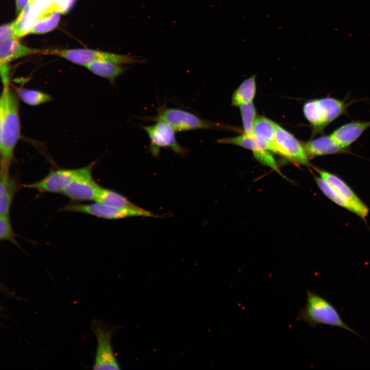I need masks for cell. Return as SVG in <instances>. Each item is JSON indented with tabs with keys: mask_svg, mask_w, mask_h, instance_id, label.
Returning a JSON list of instances; mask_svg holds the SVG:
<instances>
[{
	"mask_svg": "<svg viewBox=\"0 0 370 370\" xmlns=\"http://www.w3.org/2000/svg\"><path fill=\"white\" fill-rule=\"evenodd\" d=\"M3 87L0 94V153L2 149V136L3 123L4 120L7 94L9 86V81L3 82Z\"/></svg>",
	"mask_w": 370,
	"mask_h": 370,
	"instance_id": "cell-29",
	"label": "cell"
},
{
	"mask_svg": "<svg viewBox=\"0 0 370 370\" xmlns=\"http://www.w3.org/2000/svg\"><path fill=\"white\" fill-rule=\"evenodd\" d=\"M277 154L301 164L309 163L303 145L292 134L277 124L275 135Z\"/></svg>",
	"mask_w": 370,
	"mask_h": 370,
	"instance_id": "cell-11",
	"label": "cell"
},
{
	"mask_svg": "<svg viewBox=\"0 0 370 370\" xmlns=\"http://www.w3.org/2000/svg\"><path fill=\"white\" fill-rule=\"evenodd\" d=\"M16 94L18 99L30 106H38L53 100L50 95L33 89L18 88L16 89Z\"/></svg>",
	"mask_w": 370,
	"mask_h": 370,
	"instance_id": "cell-22",
	"label": "cell"
},
{
	"mask_svg": "<svg viewBox=\"0 0 370 370\" xmlns=\"http://www.w3.org/2000/svg\"><path fill=\"white\" fill-rule=\"evenodd\" d=\"M96 201L113 207L123 208H136L138 207L120 194L109 190L101 188Z\"/></svg>",
	"mask_w": 370,
	"mask_h": 370,
	"instance_id": "cell-21",
	"label": "cell"
},
{
	"mask_svg": "<svg viewBox=\"0 0 370 370\" xmlns=\"http://www.w3.org/2000/svg\"><path fill=\"white\" fill-rule=\"evenodd\" d=\"M22 19L20 16L13 22L0 26V43L10 40H18L27 35L21 24Z\"/></svg>",
	"mask_w": 370,
	"mask_h": 370,
	"instance_id": "cell-23",
	"label": "cell"
},
{
	"mask_svg": "<svg viewBox=\"0 0 370 370\" xmlns=\"http://www.w3.org/2000/svg\"><path fill=\"white\" fill-rule=\"evenodd\" d=\"M33 0H16V14L18 15L25 11L32 3Z\"/></svg>",
	"mask_w": 370,
	"mask_h": 370,
	"instance_id": "cell-30",
	"label": "cell"
},
{
	"mask_svg": "<svg viewBox=\"0 0 370 370\" xmlns=\"http://www.w3.org/2000/svg\"><path fill=\"white\" fill-rule=\"evenodd\" d=\"M7 240L15 245L17 242L9 215L0 214V241Z\"/></svg>",
	"mask_w": 370,
	"mask_h": 370,
	"instance_id": "cell-27",
	"label": "cell"
},
{
	"mask_svg": "<svg viewBox=\"0 0 370 370\" xmlns=\"http://www.w3.org/2000/svg\"><path fill=\"white\" fill-rule=\"evenodd\" d=\"M349 102L327 97L309 100L303 106L305 117L317 131L324 129L327 125L345 114Z\"/></svg>",
	"mask_w": 370,
	"mask_h": 370,
	"instance_id": "cell-3",
	"label": "cell"
},
{
	"mask_svg": "<svg viewBox=\"0 0 370 370\" xmlns=\"http://www.w3.org/2000/svg\"><path fill=\"white\" fill-rule=\"evenodd\" d=\"M256 92L255 76L244 80L235 90L232 96L231 105H240L252 102Z\"/></svg>",
	"mask_w": 370,
	"mask_h": 370,
	"instance_id": "cell-20",
	"label": "cell"
},
{
	"mask_svg": "<svg viewBox=\"0 0 370 370\" xmlns=\"http://www.w3.org/2000/svg\"><path fill=\"white\" fill-rule=\"evenodd\" d=\"M94 165V163L84 166L83 172L62 193L75 201H96L102 187L92 178L91 171Z\"/></svg>",
	"mask_w": 370,
	"mask_h": 370,
	"instance_id": "cell-9",
	"label": "cell"
},
{
	"mask_svg": "<svg viewBox=\"0 0 370 370\" xmlns=\"http://www.w3.org/2000/svg\"><path fill=\"white\" fill-rule=\"evenodd\" d=\"M217 142L221 144L236 145L245 149L250 150L252 152L263 149L254 136H249L245 134L233 137L218 139L217 140Z\"/></svg>",
	"mask_w": 370,
	"mask_h": 370,
	"instance_id": "cell-25",
	"label": "cell"
},
{
	"mask_svg": "<svg viewBox=\"0 0 370 370\" xmlns=\"http://www.w3.org/2000/svg\"><path fill=\"white\" fill-rule=\"evenodd\" d=\"M318 172L321 178L330 184L358 208L361 214L360 218L365 221L369 213V209L352 189L344 180L334 174L323 170H319Z\"/></svg>",
	"mask_w": 370,
	"mask_h": 370,
	"instance_id": "cell-12",
	"label": "cell"
},
{
	"mask_svg": "<svg viewBox=\"0 0 370 370\" xmlns=\"http://www.w3.org/2000/svg\"><path fill=\"white\" fill-rule=\"evenodd\" d=\"M307 302L298 314V321L307 323L311 327L324 324L342 328L361 336L345 323L335 307L327 299L314 291L306 290Z\"/></svg>",
	"mask_w": 370,
	"mask_h": 370,
	"instance_id": "cell-1",
	"label": "cell"
},
{
	"mask_svg": "<svg viewBox=\"0 0 370 370\" xmlns=\"http://www.w3.org/2000/svg\"><path fill=\"white\" fill-rule=\"evenodd\" d=\"M157 121L153 125L142 126L150 139V150L152 154L157 157L162 147L170 148L177 154L186 153V150L178 143L175 131L172 126L165 122Z\"/></svg>",
	"mask_w": 370,
	"mask_h": 370,
	"instance_id": "cell-8",
	"label": "cell"
},
{
	"mask_svg": "<svg viewBox=\"0 0 370 370\" xmlns=\"http://www.w3.org/2000/svg\"><path fill=\"white\" fill-rule=\"evenodd\" d=\"M254 157L262 163L267 165L273 170L279 171L275 159L270 151L261 149L253 152Z\"/></svg>",
	"mask_w": 370,
	"mask_h": 370,
	"instance_id": "cell-28",
	"label": "cell"
},
{
	"mask_svg": "<svg viewBox=\"0 0 370 370\" xmlns=\"http://www.w3.org/2000/svg\"><path fill=\"white\" fill-rule=\"evenodd\" d=\"M59 18L58 12L49 16L42 15L38 17L36 21L28 29L27 34L47 32L57 26Z\"/></svg>",
	"mask_w": 370,
	"mask_h": 370,
	"instance_id": "cell-24",
	"label": "cell"
},
{
	"mask_svg": "<svg viewBox=\"0 0 370 370\" xmlns=\"http://www.w3.org/2000/svg\"><path fill=\"white\" fill-rule=\"evenodd\" d=\"M45 50L35 49L23 45L18 40H10L0 43V67L12 61L26 56L45 53Z\"/></svg>",
	"mask_w": 370,
	"mask_h": 370,
	"instance_id": "cell-14",
	"label": "cell"
},
{
	"mask_svg": "<svg viewBox=\"0 0 370 370\" xmlns=\"http://www.w3.org/2000/svg\"><path fill=\"white\" fill-rule=\"evenodd\" d=\"M46 54L57 55L67 61L84 66L98 61H106L121 65H128L140 62L135 57L90 49H46Z\"/></svg>",
	"mask_w": 370,
	"mask_h": 370,
	"instance_id": "cell-5",
	"label": "cell"
},
{
	"mask_svg": "<svg viewBox=\"0 0 370 370\" xmlns=\"http://www.w3.org/2000/svg\"><path fill=\"white\" fill-rule=\"evenodd\" d=\"M1 290H4V287H3L2 284L0 282V291Z\"/></svg>",
	"mask_w": 370,
	"mask_h": 370,
	"instance_id": "cell-31",
	"label": "cell"
},
{
	"mask_svg": "<svg viewBox=\"0 0 370 370\" xmlns=\"http://www.w3.org/2000/svg\"><path fill=\"white\" fill-rule=\"evenodd\" d=\"M84 167L75 169L52 170L42 179L23 187L41 192L62 193L64 190L84 171Z\"/></svg>",
	"mask_w": 370,
	"mask_h": 370,
	"instance_id": "cell-10",
	"label": "cell"
},
{
	"mask_svg": "<svg viewBox=\"0 0 370 370\" xmlns=\"http://www.w3.org/2000/svg\"><path fill=\"white\" fill-rule=\"evenodd\" d=\"M239 107L242 119L244 134L249 136L254 137L253 125L256 117V113L253 102L243 104Z\"/></svg>",
	"mask_w": 370,
	"mask_h": 370,
	"instance_id": "cell-26",
	"label": "cell"
},
{
	"mask_svg": "<svg viewBox=\"0 0 370 370\" xmlns=\"http://www.w3.org/2000/svg\"><path fill=\"white\" fill-rule=\"evenodd\" d=\"M89 71L100 77L115 84L116 79L126 70L123 65L106 61L89 63L84 66Z\"/></svg>",
	"mask_w": 370,
	"mask_h": 370,
	"instance_id": "cell-18",
	"label": "cell"
},
{
	"mask_svg": "<svg viewBox=\"0 0 370 370\" xmlns=\"http://www.w3.org/2000/svg\"><path fill=\"white\" fill-rule=\"evenodd\" d=\"M91 327L97 341L92 368L120 369V365L112 345V338L117 330V327L116 326L107 325L103 321L97 319L92 320Z\"/></svg>",
	"mask_w": 370,
	"mask_h": 370,
	"instance_id": "cell-4",
	"label": "cell"
},
{
	"mask_svg": "<svg viewBox=\"0 0 370 370\" xmlns=\"http://www.w3.org/2000/svg\"><path fill=\"white\" fill-rule=\"evenodd\" d=\"M19 101L16 94L8 88L2 130L0 169L9 172L14 150L20 138Z\"/></svg>",
	"mask_w": 370,
	"mask_h": 370,
	"instance_id": "cell-2",
	"label": "cell"
},
{
	"mask_svg": "<svg viewBox=\"0 0 370 370\" xmlns=\"http://www.w3.org/2000/svg\"><path fill=\"white\" fill-rule=\"evenodd\" d=\"M20 189L16 180L9 172L0 169V214L9 215L13 199Z\"/></svg>",
	"mask_w": 370,
	"mask_h": 370,
	"instance_id": "cell-17",
	"label": "cell"
},
{
	"mask_svg": "<svg viewBox=\"0 0 370 370\" xmlns=\"http://www.w3.org/2000/svg\"><path fill=\"white\" fill-rule=\"evenodd\" d=\"M316 181L320 190L329 199L338 206L361 217V214L358 208L330 184L321 177L317 178Z\"/></svg>",
	"mask_w": 370,
	"mask_h": 370,
	"instance_id": "cell-19",
	"label": "cell"
},
{
	"mask_svg": "<svg viewBox=\"0 0 370 370\" xmlns=\"http://www.w3.org/2000/svg\"><path fill=\"white\" fill-rule=\"evenodd\" d=\"M61 210L83 213L108 219H121L133 216L156 217L150 211L139 207L136 208H123L97 202L87 205H70L63 208Z\"/></svg>",
	"mask_w": 370,
	"mask_h": 370,
	"instance_id": "cell-7",
	"label": "cell"
},
{
	"mask_svg": "<svg viewBox=\"0 0 370 370\" xmlns=\"http://www.w3.org/2000/svg\"><path fill=\"white\" fill-rule=\"evenodd\" d=\"M277 124L263 116H256L253 125V133L262 148L277 154L275 135Z\"/></svg>",
	"mask_w": 370,
	"mask_h": 370,
	"instance_id": "cell-13",
	"label": "cell"
},
{
	"mask_svg": "<svg viewBox=\"0 0 370 370\" xmlns=\"http://www.w3.org/2000/svg\"><path fill=\"white\" fill-rule=\"evenodd\" d=\"M303 145L308 157L338 153L353 154L349 148L341 146L330 135L322 136L307 141Z\"/></svg>",
	"mask_w": 370,
	"mask_h": 370,
	"instance_id": "cell-15",
	"label": "cell"
},
{
	"mask_svg": "<svg viewBox=\"0 0 370 370\" xmlns=\"http://www.w3.org/2000/svg\"><path fill=\"white\" fill-rule=\"evenodd\" d=\"M170 125L175 132L196 129H224L225 125L201 119L196 115L178 108H168L160 112L155 119Z\"/></svg>",
	"mask_w": 370,
	"mask_h": 370,
	"instance_id": "cell-6",
	"label": "cell"
},
{
	"mask_svg": "<svg viewBox=\"0 0 370 370\" xmlns=\"http://www.w3.org/2000/svg\"><path fill=\"white\" fill-rule=\"evenodd\" d=\"M369 127L370 121H353L339 127L330 136L342 147L349 148Z\"/></svg>",
	"mask_w": 370,
	"mask_h": 370,
	"instance_id": "cell-16",
	"label": "cell"
}]
</instances>
